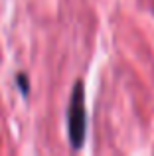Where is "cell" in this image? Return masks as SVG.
<instances>
[{"label":"cell","instance_id":"obj_1","mask_svg":"<svg viewBox=\"0 0 154 156\" xmlns=\"http://www.w3.org/2000/svg\"><path fill=\"white\" fill-rule=\"evenodd\" d=\"M67 130L73 148H81L87 133V109H85V85L77 81L71 91L69 111H67Z\"/></svg>","mask_w":154,"mask_h":156},{"label":"cell","instance_id":"obj_2","mask_svg":"<svg viewBox=\"0 0 154 156\" xmlns=\"http://www.w3.org/2000/svg\"><path fill=\"white\" fill-rule=\"evenodd\" d=\"M18 85H20V89H22V93H28V91H30V85H28L26 75H24V73H20V75H18Z\"/></svg>","mask_w":154,"mask_h":156}]
</instances>
